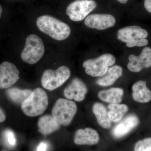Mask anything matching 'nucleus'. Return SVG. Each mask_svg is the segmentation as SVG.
<instances>
[{
    "mask_svg": "<svg viewBox=\"0 0 151 151\" xmlns=\"http://www.w3.org/2000/svg\"><path fill=\"white\" fill-rule=\"evenodd\" d=\"M36 23L42 32L55 40H65L71 32L70 27L67 24L48 15L39 17Z\"/></svg>",
    "mask_w": 151,
    "mask_h": 151,
    "instance_id": "1",
    "label": "nucleus"
},
{
    "mask_svg": "<svg viewBox=\"0 0 151 151\" xmlns=\"http://www.w3.org/2000/svg\"><path fill=\"white\" fill-rule=\"evenodd\" d=\"M48 98L46 92L42 88H35L21 105L22 111L26 116L35 117L41 115L47 109Z\"/></svg>",
    "mask_w": 151,
    "mask_h": 151,
    "instance_id": "2",
    "label": "nucleus"
},
{
    "mask_svg": "<svg viewBox=\"0 0 151 151\" xmlns=\"http://www.w3.org/2000/svg\"><path fill=\"white\" fill-rule=\"evenodd\" d=\"M148 33L138 26L126 27L119 30L117 32V38L125 42L129 47L145 46L149 43L146 38Z\"/></svg>",
    "mask_w": 151,
    "mask_h": 151,
    "instance_id": "3",
    "label": "nucleus"
},
{
    "mask_svg": "<svg viewBox=\"0 0 151 151\" xmlns=\"http://www.w3.org/2000/svg\"><path fill=\"white\" fill-rule=\"evenodd\" d=\"M44 52V45L42 40L36 35H30L26 40L21 57L24 62L34 64L41 59Z\"/></svg>",
    "mask_w": 151,
    "mask_h": 151,
    "instance_id": "4",
    "label": "nucleus"
},
{
    "mask_svg": "<svg viewBox=\"0 0 151 151\" xmlns=\"http://www.w3.org/2000/svg\"><path fill=\"white\" fill-rule=\"evenodd\" d=\"M77 111V105L75 102L60 98L53 106L52 116L60 125L67 126L72 122Z\"/></svg>",
    "mask_w": 151,
    "mask_h": 151,
    "instance_id": "5",
    "label": "nucleus"
},
{
    "mask_svg": "<svg viewBox=\"0 0 151 151\" xmlns=\"http://www.w3.org/2000/svg\"><path fill=\"white\" fill-rule=\"evenodd\" d=\"M116 62V58L114 55L107 53L85 60L83 63V66L85 68L86 74L92 77H98L105 75L108 67L114 65Z\"/></svg>",
    "mask_w": 151,
    "mask_h": 151,
    "instance_id": "6",
    "label": "nucleus"
},
{
    "mask_svg": "<svg viewBox=\"0 0 151 151\" xmlns=\"http://www.w3.org/2000/svg\"><path fill=\"white\" fill-rule=\"evenodd\" d=\"M70 76V69L65 65L60 66L56 70L47 69L42 76V85L45 89L52 91L62 85Z\"/></svg>",
    "mask_w": 151,
    "mask_h": 151,
    "instance_id": "7",
    "label": "nucleus"
},
{
    "mask_svg": "<svg viewBox=\"0 0 151 151\" xmlns=\"http://www.w3.org/2000/svg\"><path fill=\"white\" fill-rule=\"evenodd\" d=\"M97 6L94 0H76L67 7L66 14L71 20L81 21Z\"/></svg>",
    "mask_w": 151,
    "mask_h": 151,
    "instance_id": "8",
    "label": "nucleus"
},
{
    "mask_svg": "<svg viewBox=\"0 0 151 151\" xmlns=\"http://www.w3.org/2000/svg\"><path fill=\"white\" fill-rule=\"evenodd\" d=\"M19 78V71L14 64L8 61L0 64V89L11 87Z\"/></svg>",
    "mask_w": 151,
    "mask_h": 151,
    "instance_id": "9",
    "label": "nucleus"
},
{
    "mask_svg": "<svg viewBox=\"0 0 151 151\" xmlns=\"http://www.w3.org/2000/svg\"><path fill=\"white\" fill-rule=\"evenodd\" d=\"M116 23L115 18L109 14H92L87 17L84 21L87 27L99 30L113 27Z\"/></svg>",
    "mask_w": 151,
    "mask_h": 151,
    "instance_id": "10",
    "label": "nucleus"
},
{
    "mask_svg": "<svg viewBox=\"0 0 151 151\" xmlns=\"http://www.w3.org/2000/svg\"><path fill=\"white\" fill-rule=\"evenodd\" d=\"M87 92V86L84 81L80 78H75L64 89L63 94L68 100L80 102L85 99Z\"/></svg>",
    "mask_w": 151,
    "mask_h": 151,
    "instance_id": "11",
    "label": "nucleus"
},
{
    "mask_svg": "<svg viewBox=\"0 0 151 151\" xmlns=\"http://www.w3.org/2000/svg\"><path fill=\"white\" fill-rule=\"evenodd\" d=\"M127 65L128 69L133 72H139L151 66V48L146 47L139 56L131 55Z\"/></svg>",
    "mask_w": 151,
    "mask_h": 151,
    "instance_id": "12",
    "label": "nucleus"
},
{
    "mask_svg": "<svg viewBox=\"0 0 151 151\" xmlns=\"http://www.w3.org/2000/svg\"><path fill=\"white\" fill-rule=\"evenodd\" d=\"M139 122L137 116L134 114L129 115L113 129V136L116 138L123 137L136 128Z\"/></svg>",
    "mask_w": 151,
    "mask_h": 151,
    "instance_id": "13",
    "label": "nucleus"
},
{
    "mask_svg": "<svg viewBox=\"0 0 151 151\" xmlns=\"http://www.w3.org/2000/svg\"><path fill=\"white\" fill-rule=\"evenodd\" d=\"M100 137L98 132L90 128L80 129L76 132L74 142L76 145H96L99 142Z\"/></svg>",
    "mask_w": 151,
    "mask_h": 151,
    "instance_id": "14",
    "label": "nucleus"
},
{
    "mask_svg": "<svg viewBox=\"0 0 151 151\" xmlns=\"http://www.w3.org/2000/svg\"><path fill=\"white\" fill-rule=\"evenodd\" d=\"M147 82L140 80L137 81L132 86L133 98L140 103H147L151 100V91L146 86Z\"/></svg>",
    "mask_w": 151,
    "mask_h": 151,
    "instance_id": "15",
    "label": "nucleus"
},
{
    "mask_svg": "<svg viewBox=\"0 0 151 151\" xmlns=\"http://www.w3.org/2000/svg\"><path fill=\"white\" fill-rule=\"evenodd\" d=\"M38 131L42 134L46 135L59 130L60 125L52 116L44 115L40 118L38 121Z\"/></svg>",
    "mask_w": 151,
    "mask_h": 151,
    "instance_id": "16",
    "label": "nucleus"
},
{
    "mask_svg": "<svg viewBox=\"0 0 151 151\" xmlns=\"http://www.w3.org/2000/svg\"><path fill=\"white\" fill-rule=\"evenodd\" d=\"M124 91L120 88H112L102 90L98 93L99 99L110 104H119L122 102Z\"/></svg>",
    "mask_w": 151,
    "mask_h": 151,
    "instance_id": "17",
    "label": "nucleus"
},
{
    "mask_svg": "<svg viewBox=\"0 0 151 151\" xmlns=\"http://www.w3.org/2000/svg\"><path fill=\"white\" fill-rule=\"evenodd\" d=\"M123 71L122 67L119 65L112 66L108 69L105 76L97 80V84L103 86L113 85L122 76Z\"/></svg>",
    "mask_w": 151,
    "mask_h": 151,
    "instance_id": "18",
    "label": "nucleus"
},
{
    "mask_svg": "<svg viewBox=\"0 0 151 151\" xmlns=\"http://www.w3.org/2000/svg\"><path fill=\"white\" fill-rule=\"evenodd\" d=\"M93 112L97 122L104 129H109L111 126V121L108 113L103 105L100 103H95L93 106Z\"/></svg>",
    "mask_w": 151,
    "mask_h": 151,
    "instance_id": "19",
    "label": "nucleus"
},
{
    "mask_svg": "<svg viewBox=\"0 0 151 151\" xmlns=\"http://www.w3.org/2000/svg\"><path fill=\"white\" fill-rule=\"evenodd\" d=\"M32 90L30 89H20L16 87L9 88L6 94L9 99L13 103L22 105L23 102L29 97Z\"/></svg>",
    "mask_w": 151,
    "mask_h": 151,
    "instance_id": "20",
    "label": "nucleus"
},
{
    "mask_svg": "<svg viewBox=\"0 0 151 151\" xmlns=\"http://www.w3.org/2000/svg\"><path fill=\"white\" fill-rule=\"evenodd\" d=\"M110 111L108 112L111 122H117L121 120L129 111V108L125 104H111L108 105Z\"/></svg>",
    "mask_w": 151,
    "mask_h": 151,
    "instance_id": "21",
    "label": "nucleus"
},
{
    "mask_svg": "<svg viewBox=\"0 0 151 151\" xmlns=\"http://www.w3.org/2000/svg\"><path fill=\"white\" fill-rule=\"evenodd\" d=\"M134 151H151V138H146L136 143Z\"/></svg>",
    "mask_w": 151,
    "mask_h": 151,
    "instance_id": "22",
    "label": "nucleus"
},
{
    "mask_svg": "<svg viewBox=\"0 0 151 151\" xmlns=\"http://www.w3.org/2000/svg\"><path fill=\"white\" fill-rule=\"evenodd\" d=\"M4 139L6 144L10 147H14L16 145V139L12 131L10 130H6L4 133Z\"/></svg>",
    "mask_w": 151,
    "mask_h": 151,
    "instance_id": "23",
    "label": "nucleus"
},
{
    "mask_svg": "<svg viewBox=\"0 0 151 151\" xmlns=\"http://www.w3.org/2000/svg\"><path fill=\"white\" fill-rule=\"evenodd\" d=\"M47 147V144L44 142H42L38 146L36 151H46Z\"/></svg>",
    "mask_w": 151,
    "mask_h": 151,
    "instance_id": "24",
    "label": "nucleus"
},
{
    "mask_svg": "<svg viewBox=\"0 0 151 151\" xmlns=\"http://www.w3.org/2000/svg\"><path fill=\"white\" fill-rule=\"evenodd\" d=\"M144 6L147 11L151 13V0H145Z\"/></svg>",
    "mask_w": 151,
    "mask_h": 151,
    "instance_id": "25",
    "label": "nucleus"
},
{
    "mask_svg": "<svg viewBox=\"0 0 151 151\" xmlns=\"http://www.w3.org/2000/svg\"><path fill=\"white\" fill-rule=\"evenodd\" d=\"M6 119L5 113L4 110L0 107V123L4 122Z\"/></svg>",
    "mask_w": 151,
    "mask_h": 151,
    "instance_id": "26",
    "label": "nucleus"
},
{
    "mask_svg": "<svg viewBox=\"0 0 151 151\" xmlns=\"http://www.w3.org/2000/svg\"><path fill=\"white\" fill-rule=\"evenodd\" d=\"M117 1L122 4H125L128 2L129 0H117Z\"/></svg>",
    "mask_w": 151,
    "mask_h": 151,
    "instance_id": "27",
    "label": "nucleus"
},
{
    "mask_svg": "<svg viewBox=\"0 0 151 151\" xmlns=\"http://www.w3.org/2000/svg\"><path fill=\"white\" fill-rule=\"evenodd\" d=\"M3 12V8L2 7L1 5L0 4V18L1 17V14Z\"/></svg>",
    "mask_w": 151,
    "mask_h": 151,
    "instance_id": "28",
    "label": "nucleus"
}]
</instances>
